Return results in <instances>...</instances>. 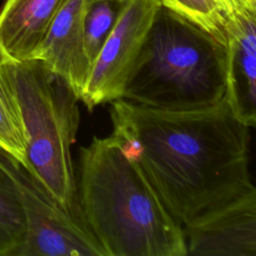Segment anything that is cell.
I'll return each mask as SVG.
<instances>
[{
    "instance_id": "obj_1",
    "label": "cell",
    "mask_w": 256,
    "mask_h": 256,
    "mask_svg": "<svg viewBox=\"0 0 256 256\" xmlns=\"http://www.w3.org/2000/svg\"><path fill=\"white\" fill-rule=\"evenodd\" d=\"M111 103L115 136L140 165L181 225L255 188L250 128L226 101L194 110H163L123 98Z\"/></svg>"
},
{
    "instance_id": "obj_2",
    "label": "cell",
    "mask_w": 256,
    "mask_h": 256,
    "mask_svg": "<svg viewBox=\"0 0 256 256\" xmlns=\"http://www.w3.org/2000/svg\"><path fill=\"white\" fill-rule=\"evenodd\" d=\"M82 217L106 256H187L182 226L112 134L79 149Z\"/></svg>"
},
{
    "instance_id": "obj_3",
    "label": "cell",
    "mask_w": 256,
    "mask_h": 256,
    "mask_svg": "<svg viewBox=\"0 0 256 256\" xmlns=\"http://www.w3.org/2000/svg\"><path fill=\"white\" fill-rule=\"evenodd\" d=\"M226 45L161 5L127 80L123 99L163 110H194L225 100Z\"/></svg>"
},
{
    "instance_id": "obj_4",
    "label": "cell",
    "mask_w": 256,
    "mask_h": 256,
    "mask_svg": "<svg viewBox=\"0 0 256 256\" xmlns=\"http://www.w3.org/2000/svg\"><path fill=\"white\" fill-rule=\"evenodd\" d=\"M16 84L27 135V168L71 216L85 223L71 155L80 124L79 99L37 59L17 61Z\"/></svg>"
},
{
    "instance_id": "obj_5",
    "label": "cell",
    "mask_w": 256,
    "mask_h": 256,
    "mask_svg": "<svg viewBox=\"0 0 256 256\" xmlns=\"http://www.w3.org/2000/svg\"><path fill=\"white\" fill-rule=\"evenodd\" d=\"M0 164L16 186L26 219L18 256H106L88 226L71 216L29 168L2 148Z\"/></svg>"
},
{
    "instance_id": "obj_6",
    "label": "cell",
    "mask_w": 256,
    "mask_h": 256,
    "mask_svg": "<svg viewBox=\"0 0 256 256\" xmlns=\"http://www.w3.org/2000/svg\"><path fill=\"white\" fill-rule=\"evenodd\" d=\"M159 0H126L110 35L102 46L81 94L80 100L94 107L123 97L127 80L141 52Z\"/></svg>"
},
{
    "instance_id": "obj_7",
    "label": "cell",
    "mask_w": 256,
    "mask_h": 256,
    "mask_svg": "<svg viewBox=\"0 0 256 256\" xmlns=\"http://www.w3.org/2000/svg\"><path fill=\"white\" fill-rule=\"evenodd\" d=\"M187 255L256 256V189L182 226Z\"/></svg>"
},
{
    "instance_id": "obj_8",
    "label": "cell",
    "mask_w": 256,
    "mask_h": 256,
    "mask_svg": "<svg viewBox=\"0 0 256 256\" xmlns=\"http://www.w3.org/2000/svg\"><path fill=\"white\" fill-rule=\"evenodd\" d=\"M225 15V101L244 124H256V0H230Z\"/></svg>"
},
{
    "instance_id": "obj_9",
    "label": "cell",
    "mask_w": 256,
    "mask_h": 256,
    "mask_svg": "<svg viewBox=\"0 0 256 256\" xmlns=\"http://www.w3.org/2000/svg\"><path fill=\"white\" fill-rule=\"evenodd\" d=\"M87 0H65L31 59L63 78L80 101L90 73L84 44Z\"/></svg>"
},
{
    "instance_id": "obj_10",
    "label": "cell",
    "mask_w": 256,
    "mask_h": 256,
    "mask_svg": "<svg viewBox=\"0 0 256 256\" xmlns=\"http://www.w3.org/2000/svg\"><path fill=\"white\" fill-rule=\"evenodd\" d=\"M65 0H5L0 9V41L17 61L29 60Z\"/></svg>"
},
{
    "instance_id": "obj_11",
    "label": "cell",
    "mask_w": 256,
    "mask_h": 256,
    "mask_svg": "<svg viewBox=\"0 0 256 256\" xmlns=\"http://www.w3.org/2000/svg\"><path fill=\"white\" fill-rule=\"evenodd\" d=\"M16 63L0 41V148L27 167V135L17 91Z\"/></svg>"
},
{
    "instance_id": "obj_12",
    "label": "cell",
    "mask_w": 256,
    "mask_h": 256,
    "mask_svg": "<svg viewBox=\"0 0 256 256\" xmlns=\"http://www.w3.org/2000/svg\"><path fill=\"white\" fill-rule=\"evenodd\" d=\"M26 236V219L16 186L0 164V256H18Z\"/></svg>"
},
{
    "instance_id": "obj_13",
    "label": "cell",
    "mask_w": 256,
    "mask_h": 256,
    "mask_svg": "<svg viewBox=\"0 0 256 256\" xmlns=\"http://www.w3.org/2000/svg\"><path fill=\"white\" fill-rule=\"evenodd\" d=\"M126 0H87L84 44L90 70L124 7Z\"/></svg>"
},
{
    "instance_id": "obj_14",
    "label": "cell",
    "mask_w": 256,
    "mask_h": 256,
    "mask_svg": "<svg viewBox=\"0 0 256 256\" xmlns=\"http://www.w3.org/2000/svg\"><path fill=\"white\" fill-rule=\"evenodd\" d=\"M160 3L188 18L220 42L225 43L224 22L229 10L226 0H159Z\"/></svg>"
},
{
    "instance_id": "obj_15",
    "label": "cell",
    "mask_w": 256,
    "mask_h": 256,
    "mask_svg": "<svg viewBox=\"0 0 256 256\" xmlns=\"http://www.w3.org/2000/svg\"><path fill=\"white\" fill-rule=\"evenodd\" d=\"M226 2L228 3V5H229V7H230V2H229V0H226Z\"/></svg>"
}]
</instances>
